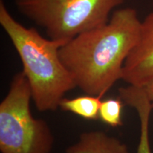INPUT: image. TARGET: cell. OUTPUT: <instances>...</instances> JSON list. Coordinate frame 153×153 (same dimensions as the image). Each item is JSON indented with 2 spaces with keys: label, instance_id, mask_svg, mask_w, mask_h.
<instances>
[{
  "label": "cell",
  "instance_id": "1",
  "mask_svg": "<svg viewBox=\"0 0 153 153\" xmlns=\"http://www.w3.org/2000/svg\"><path fill=\"white\" fill-rule=\"evenodd\" d=\"M136 10H115L104 24L82 33L60 48L62 62L76 87L102 97L121 79L124 63L138 40Z\"/></svg>",
  "mask_w": 153,
  "mask_h": 153
},
{
  "label": "cell",
  "instance_id": "2",
  "mask_svg": "<svg viewBox=\"0 0 153 153\" xmlns=\"http://www.w3.org/2000/svg\"><path fill=\"white\" fill-rule=\"evenodd\" d=\"M0 24L22 60L36 108L41 112L56 111L65 94L76 87L59 55L65 43L48 39L36 28L25 27L11 16L3 0L0 1Z\"/></svg>",
  "mask_w": 153,
  "mask_h": 153
},
{
  "label": "cell",
  "instance_id": "3",
  "mask_svg": "<svg viewBox=\"0 0 153 153\" xmlns=\"http://www.w3.org/2000/svg\"><path fill=\"white\" fill-rule=\"evenodd\" d=\"M123 0H15L19 12L66 43L109 20Z\"/></svg>",
  "mask_w": 153,
  "mask_h": 153
},
{
  "label": "cell",
  "instance_id": "4",
  "mask_svg": "<svg viewBox=\"0 0 153 153\" xmlns=\"http://www.w3.org/2000/svg\"><path fill=\"white\" fill-rule=\"evenodd\" d=\"M31 91L23 71L14 74L0 104L1 153H51L54 144L51 128L30 111Z\"/></svg>",
  "mask_w": 153,
  "mask_h": 153
},
{
  "label": "cell",
  "instance_id": "5",
  "mask_svg": "<svg viewBox=\"0 0 153 153\" xmlns=\"http://www.w3.org/2000/svg\"><path fill=\"white\" fill-rule=\"evenodd\" d=\"M153 79V12L141 22L138 40L124 63L121 79L143 87Z\"/></svg>",
  "mask_w": 153,
  "mask_h": 153
},
{
  "label": "cell",
  "instance_id": "6",
  "mask_svg": "<svg viewBox=\"0 0 153 153\" xmlns=\"http://www.w3.org/2000/svg\"><path fill=\"white\" fill-rule=\"evenodd\" d=\"M119 97L126 104L135 108L140 120V139L137 153H152L149 137V125L152 105L143 87L128 85L120 88Z\"/></svg>",
  "mask_w": 153,
  "mask_h": 153
},
{
  "label": "cell",
  "instance_id": "7",
  "mask_svg": "<svg viewBox=\"0 0 153 153\" xmlns=\"http://www.w3.org/2000/svg\"><path fill=\"white\" fill-rule=\"evenodd\" d=\"M65 153H130L128 148L119 139L104 131L82 133L79 140L66 149Z\"/></svg>",
  "mask_w": 153,
  "mask_h": 153
},
{
  "label": "cell",
  "instance_id": "8",
  "mask_svg": "<svg viewBox=\"0 0 153 153\" xmlns=\"http://www.w3.org/2000/svg\"><path fill=\"white\" fill-rule=\"evenodd\" d=\"M101 97L98 96L86 94L72 99L63 98L59 108L79 116L85 120H96L99 119V108Z\"/></svg>",
  "mask_w": 153,
  "mask_h": 153
},
{
  "label": "cell",
  "instance_id": "9",
  "mask_svg": "<svg viewBox=\"0 0 153 153\" xmlns=\"http://www.w3.org/2000/svg\"><path fill=\"white\" fill-rule=\"evenodd\" d=\"M125 103L118 98H108L102 100L99 108V119L113 128L123 126V109Z\"/></svg>",
  "mask_w": 153,
  "mask_h": 153
},
{
  "label": "cell",
  "instance_id": "10",
  "mask_svg": "<svg viewBox=\"0 0 153 153\" xmlns=\"http://www.w3.org/2000/svg\"><path fill=\"white\" fill-rule=\"evenodd\" d=\"M143 88L145 89V92L148 95L149 100L150 101V104L152 105V108L153 110V79L150 82H148L146 85L144 86Z\"/></svg>",
  "mask_w": 153,
  "mask_h": 153
}]
</instances>
